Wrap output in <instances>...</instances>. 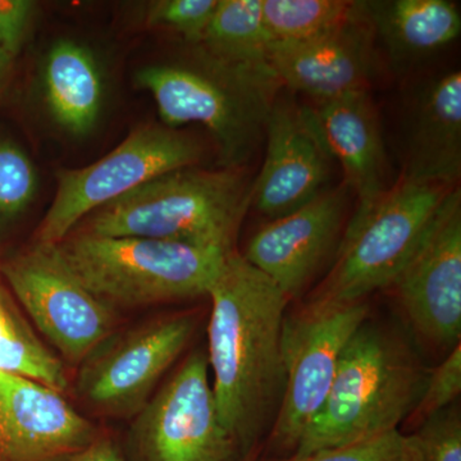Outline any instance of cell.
Here are the masks:
<instances>
[{
    "mask_svg": "<svg viewBox=\"0 0 461 461\" xmlns=\"http://www.w3.org/2000/svg\"><path fill=\"white\" fill-rule=\"evenodd\" d=\"M368 315L364 302L339 303L312 297L285 317L281 353L285 387L276 414L271 445L295 451L303 433L320 412L338 372L346 345Z\"/></svg>",
    "mask_w": 461,
    "mask_h": 461,
    "instance_id": "cell-8",
    "label": "cell"
},
{
    "mask_svg": "<svg viewBox=\"0 0 461 461\" xmlns=\"http://www.w3.org/2000/svg\"><path fill=\"white\" fill-rule=\"evenodd\" d=\"M251 184L241 168L165 173L89 215L90 235L145 238L232 251L250 206Z\"/></svg>",
    "mask_w": 461,
    "mask_h": 461,
    "instance_id": "cell-2",
    "label": "cell"
},
{
    "mask_svg": "<svg viewBox=\"0 0 461 461\" xmlns=\"http://www.w3.org/2000/svg\"><path fill=\"white\" fill-rule=\"evenodd\" d=\"M0 372L29 378L65 393L68 378L62 360L33 335L20 313L0 293Z\"/></svg>",
    "mask_w": 461,
    "mask_h": 461,
    "instance_id": "cell-22",
    "label": "cell"
},
{
    "mask_svg": "<svg viewBox=\"0 0 461 461\" xmlns=\"http://www.w3.org/2000/svg\"><path fill=\"white\" fill-rule=\"evenodd\" d=\"M414 436L421 461H461V418L455 403L421 421Z\"/></svg>",
    "mask_w": 461,
    "mask_h": 461,
    "instance_id": "cell-27",
    "label": "cell"
},
{
    "mask_svg": "<svg viewBox=\"0 0 461 461\" xmlns=\"http://www.w3.org/2000/svg\"><path fill=\"white\" fill-rule=\"evenodd\" d=\"M38 171L14 139L0 133V247L35 202Z\"/></svg>",
    "mask_w": 461,
    "mask_h": 461,
    "instance_id": "cell-24",
    "label": "cell"
},
{
    "mask_svg": "<svg viewBox=\"0 0 461 461\" xmlns=\"http://www.w3.org/2000/svg\"><path fill=\"white\" fill-rule=\"evenodd\" d=\"M218 0H158L149 5L148 23L178 33L191 47L199 44Z\"/></svg>",
    "mask_w": 461,
    "mask_h": 461,
    "instance_id": "cell-26",
    "label": "cell"
},
{
    "mask_svg": "<svg viewBox=\"0 0 461 461\" xmlns=\"http://www.w3.org/2000/svg\"><path fill=\"white\" fill-rule=\"evenodd\" d=\"M321 140L344 172L360 217L391 186L386 150L375 103L368 90L354 91L308 105Z\"/></svg>",
    "mask_w": 461,
    "mask_h": 461,
    "instance_id": "cell-17",
    "label": "cell"
},
{
    "mask_svg": "<svg viewBox=\"0 0 461 461\" xmlns=\"http://www.w3.org/2000/svg\"><path fill=\"white\" fill-rule=\"evenodd\" d=\"M194 53V65L144 67L136 85L153 96L167 127L202 124L217 141L223 167L241 168L264 136L280 81L271 66L226 65L196 48Z\"/></svg>",
    "mask_w": 461,
    "mask_h": 461,
    "instance_id": "cell-4",
    "label": "cell"
},
{
    "mask_svg": "<svg viewBox=\"0 0 461 461\" xmlns=\"http://www.w3.org/2000/svg\"><path fill=\"white\" fill-rule=\"evenodd\" d=\"M203 148L171 127L133 130L107 156L83 168L60 169L57 193L38 230L41 244L58 245L84 217L165 173L198 166Z\"/></svg>",
    "mask_w": 461,
    "mask_h": 461,
    "instance_id": "cell-7",
    "label": "cell"
},
{
    "mask_svg": "<svg viewBox=\"0 0 461 461\" xmlns=\"http://www.w3.org/2000/svg\"><path fill=\"white\" fill-rule=\"evenodd\" d=\"M266 157L250 205L269 221L293 213L327 191L333 159L308 105L278 94L267 118Z\"/></svg>",
    "mask_w": 461,
    "mask_h": 461,
    "instance_id": "cell-12",
    "label": "cell"
},
{
    "mask_svg": "<svg viewBox=\"0 0 461 461\" xmlns=\"http://www.w3.org/2000/svg\"><path fill=\"white\" fill-rule=\"evenodd\" d=\"M242 461H253V456H251V455H249V456L245 457V459Z\"/></svg>",
    "mask_w": 461,
    "mask_h": 461,
    "instance_id": "cell-32",
    "label": "cell"
},
{
    "mask_svg": "<svg viewBox=\"0 0 461 461\" xmlns=\"http://www.w3.org/2000/svg\"><path fill=\"white\" fill-rule=\"evenodd\" d=\"M206 295L212 300L206 359L215 402L249 456L284 393L281 336L288 297L235 250L224 258Z\"/></svg>",
    "mask_w": 461,
    "mask_h": 461,
    "instance_id": "cell-1",
    "label": "cell"
},
{
    "mask_svg": "<svg viewBox=\"0 0 461 461\" xmlns=\"http://www.w3.org/2000/svg\"><path fill=\"white\" fill-rule=\"evenodd\" d=\"M454 187L402 175L366 213L348 221L335 264L314 296L364 302L375 291L390 287Z\"/></svg>",
    "mask_w": 461,
    "mask_h": 461,
    "instance_id": "cell-6",
    "label": "cell"
},
{
    "mask_svg": "<svg viewBox=\"0 0 461 461\" xmlns=\"http://www.w3.org/2000/svg\"><path fill=\"white\" fill-rule=\"evenodd\" d=\"M461 393V346L451 348L447 357L426 378L423 390L415 405L418 420L423 421L456 402Z\"/></svg>",
    "mask_w": 461,
    "mask_h": 461,
    "instance_id": "cell-28",
    "label": "cell"
},
{
    "mask_svg": "<svg viewBox=\"0 0 461 461\" xmlns=\"http://www.w3.org/2000/svg\"><path fill=\"white\" fill-rule=\"evenodd\" d=\"M280 461H421L420 445L414 435L399 429L338 447L324 448L304 456L291 455Z\"/></svg>",
    "mask_w": 461,
    "mask_h": 461,
    "instance_id": "cell-25",
    "label": "cell"
},
{
    "mask_svg": "<svg viewBox=\"0 0 461 461\" xmlns=\"http://www.w3.org/2000/svg\"><path fill=\"white\" fill-rule=\"evenodd\" d=\"M357 5L346 0H262L263 23L271 44H293L338 26Z\"/></svg>",
    "mask_w": 461,
    "mask_h": 461,
    "instance_id": "cell-23",
    "label": "cell"
},
{
    "mask_svg": "<svg viewBox=\"0 0 461 461\" xmlns=\"http://www.w3.org/2000/svg\"><path fill=\"white\" fill-rule=\"evenodd\" d=\"M348 195L342 184L293 213L264 223L249 240L242 257L268 276L288 300L302 295L339 245Z\"/></svg>",
    "mask_w": 461,
    "mask_h": 461,
    "instance_id": "cell-15",
    "label": "cell"
},
{
    "mask_svg": "<svg viewBox=\"0 0 461 461\" xmlns=\"http://www.w3.org/2000/svg\"><path fill=\"white\" fill-rule=\"evenodd\" d=\"M58 461H126L113 439L100 435L89 446Z\"/></svg>",
    "mask_w": 461,
    "mask_h": 461,
    "instance_id": "cell-30",
    "label": "cell"
},
{
    "mask_svg": "<svg viewBox=\"0 0 461 461\" xmlns=\"http://www.w3.org/2000/svg\"><path fill=\"white\" fill-rule=\"evenodd\" d=\"M461 173V74L430 80L415 100L402 176L454 187Z\"/></svg>",
    "mask_w": 461,
    "mask_h": 461,
    "instance_id": "cell-18",
    "label": "cell"
},
{
    "mask_svg": "<svg viewBox=\"0 0 461 461\" xmlns=\"http://www.w3.org/2000/svg\"><path fill=\"white\" fill-rule=\"evenodd\" d=\"M42 80L56 122L72 135L91 131L102 109L103 83L90 50L75 41H57L45 58Z\"/></svg>",
    "mask_w": 461,
    "mask_h": 461,
    "instance_id": "cell-20",
    "label": "cell"
},
{
    "mask_svg": "<svg viewBox=\"0 0 461 461\" xmlns=\"http://www.w3.org/2000/svg\"><path fill=\"white\" fill-rule=\"evenodd\" d=\"M375 33L364 2L329 32L293 44L269 45L268 63L282 89L313 103L368 90L375 71Z\"/></svg>",
    "mask_w": 461,
    "mask_h": 461,
    "instance_id": "cell-14",
    "label": "cell"
},
{
    "mask_svg": "<svg viewBox=\"0 0 461 461\" xmlns=\"http://www.w3.org/2000/svg\"><path fill=\"white\" fill-rule=\"evenodd\" d=\"M99 436L59 391L0 372V461H58Z\"/></svg>",
    "mask_w": 461,
    "mask_h": 461,
    "instance_id": "cell-16",
    "label": "cell"
},
{
    "mask_svg": "<svg viewBox=\"0 0 461 461\" xmlns=\"http://www.w3.org/2000/svg\"><path fill=\"white\" fill-rule=\"evenodd\" d=\"M14 58L9 56L7 51L0 47V89H2L3 83H5V77H7L9 66Z\"/></svg>",
    "mask_w": 461,
    "mask_h": 461,
    "instance_id": "cell-31",
    "label": "cell"
},
{
    "mask_svg": "<svg viewBox=\"0 0 461 461\" xmlns=\"http://www.w3.org/2000/svg\"><path fill=\"white\" fill-rule=\"evenodd\" d=\"M124 456V455H123ZM236 439L224 427L203 351L142 406L133 424L126 461H242Z\"/></svg>",
    "mask_w": 461,
    "mask_h": 461,
    "instance_id": "cell-9",
    "label": "cell"
},
{
    "mask_svg": "<svg viewBox=\"0 0 461 461\" xmlns=\"http://www.w3.org/2000/svg\"><path fill=\"white\" fill-rule=\"evenodd\" d=\"M2 272L36 329L69 362H84L111 335L112 306L76 277L57 245L36 241Z\"/></svg>",
    "mask_w": 461,
    "mask_h": 461,
    "instance_id": "cell-10",
    "label": "cell"
},
{
    "mask_svg": "<svg viewBox=\"0 0 461 461\" xmlns=\"http://www.w3.org/2000/svg\"><path fill=\"white\" fill-rule=\"evenodd\" d=\"M57 248L87 290L109 306L124 308L206 295L230 253L163 240L86 232L66 238Z\"/></svg>",
    "mask_w": 461,
    "mask_h": 461,
    "instance_id": "cell-5",
    "label": "cell"
},
{
    "mask_svg": "<svg viewBox=\"0 0 461 461\" xmlns=\"http://www.w3.org/2000/svg\"><path fill=\"white\" fill-rule=\"evenodd\" d=\"M424 382L402 339L364 321L342 351L326 402L293 455L304 456L397 429L414 411Z\"/></svg>",
    "mask_w": 461,
    "mask_h": 461,
    "instance_id": "cell-3",
    "label": "cell"
},
{
    "mask_svg": "<svg viewBox=\"0 0 461 461\" xmlns=\"http://www.w3.org/2000/svg\"><path fill=\"white\" fill-rule=\"evenodd\" d=\"M35 7L30 0H0V47L12 58L25 42Z\"/></svg>",
    "mask_w": 461,
    "mask_h": 461,
    "instance_id": "cell-29",
    "label": "cell"
},
{
    "mask_svg": "<svg viewBox=\"0 0 461 461\" xmlns=\"http://www.w3.org/2000/svg\"><path fill=\"white\" fill-rule=\"evenodd\" d=\"M194 332L189 317H175L131 330L99 354L80 375L85 399L105 412L142 409L158 381L184 353Z\"/></svg>",
    "mask_w": 461,
    "mask_h": 461,
    "instance_id": "cell-13",
    "label": "cell"
},
{
    "mask_svg": "<svg viewBox=\"0 0 461 461\" xmlns=\"http://www.w3.org/2000/svg\"><path fill=\"white\" fill-rule=\"evenodd\" d=\"M364 5L393 66L420 62L460 36V14L448 0H372Z\"/></svg>",
    "mask_w": 461,
    "mask_h": 461,
    "instance_id": "cell-19",
    "label": "cell"
},
{
    "mask_svg": "<svg viewBox=\"0 0 461 461\" xmlns=\"http://www.w3.org/2000/svg\"><path fill=\"white\" fill-rule=\"evenodd\" d=\"M262 0H218L204 36L194 48L226 65L269 66Z\"/></svg>",
    "mask_w": 461,
    "mask_h": 461,
    "instance_id": "cell-21",
    "label": "cell"
},
{
    "mask_svg": "<svg viewBox=\"0 0 461 461\" xmlns=\"http://www.w3.org/2000/svg\"><path fill=\"white\" fill-rule=\"evenodd\" d=\"M412 329L442 348L460 344L461 191L442 200L411 257L393 280Z\"/></svg>",
    "mask_w": 461,
    "mask_h": 461,
    "instance_id": "cell-11",
    "label": "cell"
}]
</instances>
